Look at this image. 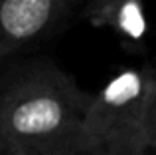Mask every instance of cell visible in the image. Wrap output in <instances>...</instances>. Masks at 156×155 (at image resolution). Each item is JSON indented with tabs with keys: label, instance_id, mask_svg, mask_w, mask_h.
<instances>
[{
	"label": "cell",
	"instance_id": "6da1fadb",
	"mask_svg": "<svg viewBox=\"0 0 156 155\" xmlns=\"http://www.w3.org/2000/svg\"><path fill=\"white\" fill-rule=\"evenodd\" d=\"M89 92L51 60L0 68V141L30 149L79 127Z\"/></svg>",
	"mask_w": 156,
	"mask_h": 155
},
{
	"label": "cell",
	"instance_id": "7a4b0ae2",
	"mask_svg": "<svg viewBox=\"0 0 156 155\" xmlns=\"http://www.w3.org/2000/svg\"><path fill=\"white\" fill-rule=\"evenodd\" d=\"M79 127L111 155H154V66L146 62L113 74L95 93H89Z\"/></svg>",
	"mask_w": 156,
	"mask_h": 155
},
{
	"label": "cell",
	"instance_id": "3957f363",
	"mask_svg": "<svg viewBox=\"0 0 156 155\" xmlns=\"http://www.w3.org/2000/svg\"><path fill=\"white\" fill-rule=\"evenodd\" d=\"M71 8V0H0V68L55 32Z\"/></svg>",
	"mask_w": 156,
	"mask_h": 155
},
{
	"label": "cell",
	"instance_id": "277c9868",
	"mask_svg": "<svg viewBox=\"0 0 156 155\" xmlns=\"http://www.w3.org/2000/svg\"><path fill=\"white\" fill-rule=\"evenodd\" d=\"M83 18L91 28L109 30L126 52L146 54L148 24L144 0H87Z\"/></svg>",
	"mask_w": 156,
	"mask_h": 155
},
{
	"label": "cell",
	"instance_id": "5b68a950",
	"mask_svg": "<svg viewBox=\"0 0 156 155\" xmlns=\"http://www.w3.org/2000/svg\"><path fill=\"white\" fill-rule=\"evenodd\" d=\"M28 151L30 155H111L87 133L81 131V127H75L59 137H53L42 145L30 147Z\"/></svg>",
	"mask_w": 156,
	"mask_h": 155
},
{
	"label": "cell",
	"instance_id": "8992f818",
	"mask_svg": "<svg viewBox=\"0 0 156 155\" xmlns=\"http://www.w3.org/2000/svg\"><path fill=\"white\" fill-rule=\"evenodd\" d=\"M0 155H30V151L26 147H22V145L0 141Z\"/></svg>",
	"mask_w": 156,
	"mask_h": 155
},
{
	"label": "cell",
	"instance_id": "52a82bcc",
	"mask_svg": "<svg viewBox=\"0 0 156 155\" xmlns=\"http://www.w3.org/2000/svg\"><path fill=\"white\" fill-rule=\"evenodd\" d=\"M71 2H73V4H75V2H77V0H71Z\"/></svg>",
	"mask_w": 156,
	"mask_h": 155
}]
</instances>
